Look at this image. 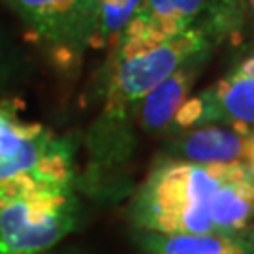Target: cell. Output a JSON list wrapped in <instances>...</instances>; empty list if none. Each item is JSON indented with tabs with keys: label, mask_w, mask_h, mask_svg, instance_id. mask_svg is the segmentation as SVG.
<instances>
[{
	"label": "cell",
	"mask_w": 254,
	"mask_h": 254,
	"mask_svg": "<svg viewBox=\"0 0 254 254\" xmlns=\"http://www.w3.org/2000/svg\"><path fill=\"white\" fill-rule=\"evenodd\" d=\"M218 44L222 40L213 28H194L141 53L121 59L111 57L102 117L127 125L132 123L141 100L158 83L192 59L211 57Z\"/></svg>",
	"instance_id": "7a4b0ae2"
},
{
	"label": "cell",
	"mask_w": 254,
	"mask_h": 254,
	"mask_svg": "<svg viewBox=\"0 0 254 254\" xmlns=\"http://www.w3.org/2000/svg\"><path fill=\"white\" fill-rule=\"evenodd\" d=\"M247 8H249V11L254 15V0H247Z\"/></svg>",
	"instance_id": "5bb4252c"
},
{
	"label": "cell",
	"mask_w": 254,
	"mask_h": 254,
	"mask_svg": "<svg viewBox=\"0 0 254 254\" xmlns=\"http://www.w3.org/2000/svg\"><path fill=\"white\" fill-rule=\"evenodd\" d=\"M75 185H36L0 200V254H42L79 222Z\"/></svg>",
	"instance_id": "277c9868"
},
{
	"label": "cell",
	"mask_w": 254,
	"mask_h": 254,
	"mask_svg": "<svg viewBox=\"0 0 254 254\" xmlns=\"http://www.w3.org/2000/svg\"><path fill=\"white\" fill-rule=\"evenodd\" d=\"M217 11L218 0H145L119 36L111 57L141 53L194 28H213L217 32Z\"/></svg>",
	"instance_id": "8992f818"
},
{
	"label": "cell",
	"mask_w": 254,
	"mask_h": 254,
	"mask_svg": "<svg viewBox=\"0 0 254 254\" xmlns=\"http://www.w3.org/2000/svg\"><path fill=\"white\" fill-rule=\"evenodd\" d=\"M134 230L168 236L239 234L254 228V175L245 164L164 158L130 203Z\"/></svg>",
	"instance_id": "6da1fadb"
},
{
	"label": "cell",
	"mask_w": 254,
	"mask_h": 254,
	"mask_svg": "<svg viewBox=\"0 0 254 254\" xmlns=\"http://www.w3.org/2000/svg\"><path fill=\"white\" fill-rule=\"evenodd\" d=\"M28 30V38L44 44L55 64L72 70L91 49L98 28L100 0H2Z\"/></svg>",
	"instance_id": "5b68a950"
},
{
	"label": "cell",
	"mask_w": 254,
	"mask_h": 254,
	"mask_svg": "<svg viewBox=\"0 0 254 254\" xmlns=\"http://www.w3.org/2000/svg\"><path fill=\"white\" fill-rule=\"evenodd\" d=\"M23 104L0 100V190L30 181L75 185L73 143L19 117Z\"/></svg>",
	"instance_id": "3957f363"
},
{
	"label": "cell",
	"mask_w": 254,
	"mask_h": 254,
	"mask_svg": "<svg viewBox=\"0 0 254 254\" xmlns=\"http://www.w3.org/2000/svg\"><path fill=\"white\" fill-rule=\"evenodd\" d=\"M254 128V57L203 92L189 98L177 111L172 132L211 127Z\"/></svg>",
	"instance_id": "52a82bcc"
},
{
	"label": "cell",
	"mask_w": 254,
	"mask_h": 254,
	"mask_svg": "<svg viewBox=\"0 0 254 254\" xmlns=\"http://www.w3.org/2000/svg\"><path fill=\"white\" fill-rule=\"evenodd\" d=\"M247 11H249L247 0H218L215 28L222 38V42L224 40L236 42L239 38Z\"/></svg>",
	"instance_id": "7c38bea8"
},
{
	"label": "cell",
	"mask_w": 254,
	"mask_h": 254,
	"mask_svg": "<svg viewBox=\"0 0 254 254\" xmlns=\"http://www.w3.org/2000/svg\"><path fill=\"white\" fill-rule=\"evenodd\" d=\"M209 57L192 59L179 70L158 83L141 100L136 113V121L145 134H168L172 132L173 121L181 106L189 100V92L196 77L203 70Z\"/></svg>",
	"instance_id": "9c48e42d"
},
{
	"label": "cell",
	"mask_w": 254,
	"mask_h": 254,
	"mask_svg": "<svg viewBox=\"0 0 254 254\" xmlns=\"http://www.w3.org/2000/svg\"><path fill=\"white\" fill-rule=\"evenodd\" d=\"M134 239L145 254H254V228L239 234L168 236L134 230Z\"/></svg>",
	"instance_id": "30bf717a"
},
{
	"label": "cell",
	"mask_w": 254,
	"mask_h": 254,
	"mask_svg": "<svg viewBox=\"0 0 254 254\" xmlns=\"http://www.w3.org/2000/svg\"><path fill=\"white\" fill-rule=\"evenodd\" d=\"M253 132L237 128L211 127L183 130L173 136L164 153L168 160L189 164H245L249 160Z\"/></svg>",
	"instance_id": "ba28073f"
},
{
	"label": "cell",
	"mask_w": 254,
	"mask_h": 254,
	"mask_svg": "<svg viewBox=\"0 0 254 254\" xmlns=\"http://www.w3.org/2000/svg\"><path fill=\"white\" fill-rule=\"evenodd\" d=\"M247 168L251 170V173L254 175V134L253 141H251V151H249V160H247Z\"/></svg>",
	"instance_id": "4fadbf2b"
},
{
	"label": "cell",
	"mask_w": 254,
	"mask_h": 254,
	"mask_svg": "<svg viewBox=\"0 0 254 254\" xmlns=\"http://www.w3.org/2000/svg\"><path fill=\"white\" fill-rule=\"evenodd\" d=\"M145 0H100L98 28L92 38L91 49H104L117 44L127 25L136 17Z\"/></svg>",
	"instance_id": "8fae6325"
}]
</instances>
